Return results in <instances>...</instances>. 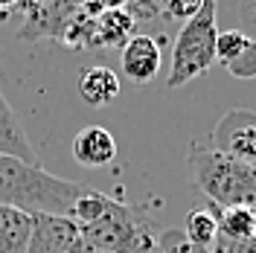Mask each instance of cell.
<instances>
[{
	"instance_id": "16",
	"label": "cell",
	"mask_w": 256,
	"mask_h": 253,
	"mask_svg": "<svg viewBox=\"0 0 256 253\" xmlns=\"http://www.w3.org/2000/svg\"><path fill=\"white\" fill-rule=\"evenodd\" d=\"M248 38H250V35H244L242 30H218V38H216V62L227 64L244 44H248Z\"/></svg>"
},
{
	"instance_id": "21",
	"label": "cell",
	"mask_w": 256,
	"mask_h": 253,
	"mask_svg": "<svg viewBox=\"0 0 256 253\" xmlns=\"http://www.w3.org/2000/svg\"><path fill=\"white\" fill-rule=\"evenodd\" d=\"M131 253H160V250H158V238H154V236H148V238L143 242V244L137 248V250H131Z\"/></svg>"
},
{
	"instance_id": "10",
	"label": "cell",
	"mask_w": 256,
	"mask_h": 253,
	"mask_svg": "<svg viewBox=\"0 0 256 253\" xmlns=\"http://www.w3.org/2000/svg\"><path fill=\"white\" fill-rule=\"evenodd\" d=\"M79 96L90 108H105L120 96V76L105 64L84 67L79 73Z\"/></svg>"
},
{
	"instance_id": "18",
	"label": "cell",
	"mask_w": 256,
	"mask_h": 253,
	"mask_svg": "<svg viewBox=\"0 0 256 253\" xmlns=\"http://www.w3.org/2000/svg\"><path fill=\"white\" fill-rule=\"evenodd\" d=\"M158 250L160 253H207V250H201V248H195L180 230H166L158 238Z\"/></svg>"
},
{
	"instance_id": "12",
	"label": "cell",
	"mask_w": 256,
	"mask_h": 253,
	"mask_svg": "<svg viewBox=\"0 0 256 253\" xmlns=\"http://www.w3.org/2000/svg\"><path fill=\"white\" fill-rule=\"evenodd\" d=\"M180 233L190 238L195 248L210 250V248H212V242L218 238V206L207 201V204L190 210V212H186V218H184Z\"/></svg>"
},
{
	"instance_id": "3",
	"label": "cell",
	"mask_w": 256,
	"mask_h": 253,
	"mask_svg": "<svg viewBox=\"0 0 256 253\" xmlns=\"http://www.w3.org/2000/svg\"><path fill=\"white\" fill-rule=\"evenodd\" d=\"M218 0H204V6L184 20L172 50V67L166 76V88L178 90L190 84L195 76L207 73L216 64V38H218Z\"/></svg>"
},
{
	"instance_id": "1",
	"label": "cell",
	"mask_w": 256,
	"mask_h": 253,
	"mask_svg": "<svg viewBox=\"0 0 256 253\" xmlns=\"http://www.w3.org/2000/svg\"><path fill=\"white\" fill-rule=\"evenodd\" d=\"M84 184L47 172L41 163L0 158V204L26 216H67L84 195Z\"/></svg>"
},
{
	"instance_id": "2",
	"label": "cell",
	"mask_w": 256,
	"mask_h": 253,
	"mask_svg": "<svg viewBox=\"0 0 256 253\" xmlns=\"http://www.w3.org/2000/svg\"><path fill=\"white\" fill-rule=\"evenodd\" d=\"M190 172L210 204L248 206L256 212V166L216 152L210 142H190Z\"/></svg>"
},
{
	"instance_id": "14",
	"label": "cell",
	"mask_w": 256,
	"mask_h": 253,
	"mask_svg": "<svg viewBox=\"0 0 256 253\" xmlns=\"http://www.w3.org/2000/svg\"><path fill=\"white\" fill-rule=\"evenodd\" d=\"M233 79H256V41L248 38V44L224 64Z\"/></svg>"
},
{
	"instance_id": "20",
	"label": "cell",
	"mask_w": 256,
	"mask_h": 253,
	"mask_svg": "<svg viewBox=\"0 0 256 253\" xmlns=\"http://www.w3.org/2000/svg\"><path fill=\"white\" fill-rule=\"evenodd\" d=\"M131 6H137V9H143V18H152V15H158V9H154V0H131Z\"/></svg>"
},
{
	"instance_id": "17",
	"label": "cell",
	"mask_w": 256,
	"mask_h": 253,
	"mask_svg": "<svg viewBox=\"0 0 256 253\" xmlns=\"http://www.w3.org/2000/svg\"><path fill=\"white\" fill-rule=\"evenodd\" d=\"M201 6H204V0H160L158 15H163L166 20H190Z\"/></svg>"
},
{
	"instance_id": "11",
	"label": "cell",
	"mask_w": 256,
	"mask_h": 253,
	"mask_svg": "<svg viewBox=\"0 0 256 253\" xmlns=\"http://www.w3.org/2000/svg\"><path fill=\"white\" fill-rule=\"evenodd\" d=\"M32 236V216L0 204V253H26Z\"/></svg>"
},
{
	"instance_id": "5",
	"label": "cell",
	"mask_w": 256,
	"mask_h": 253,
	"mask_svg": "<svg viewBox=\"0 0 256 253\" xmlns=\"http://www.w3.org/2000/svg\"><path fill=\"white\" fill-rule=\"evenodd\" d=\"M210 146L227 158L256 166V111L230 108L212 128Z\"/></svg>"
},
{
	"instance_id": "8",
	"label": "cell",
	"mask_w": 256,
	"mask_h": 253,
	"mask_svg": "<svg viewBox=\"0 0 256 253\" xmlns=\"http://www.w3.org/2000/svg\"><path fill=\"white\" fill-rule=\"evenodd\" d=\"M73 158L84 169H99L108 166L116 158V140L108 128L102 126H84L73 137Z\"/></svg>"
},
{
	"instance_id": "19",
	"label": "cell",
	"mask_w": 256,
	"mask_h": 253,
	"mask_svg": "<svg viewBox=\"0 0 256 253\" xmlns=\"http://www.w3.org/2000/svg\"><path fill=\"white\" fill-rule=\"evenodd\" d=\"M207 253H256V236L250 238H227L218 233V238L212 242V248Z\"/></svg>"
},
{
	"instance_id": "9",
	"label": "cell",
	"mask_w": 256,
	"mask_h": 253,
	"mask_svg": "<svg viewBox=\"0 0 256 253\" xmlns=\"http://www.w3.org/2000/svg\"><path fill=\"white\" fill-rule=\"evenodd\" d=\"M0 158H15L24 163H38V154L32 148L26 131L20 126L18 114L12 111L9 99L0 90Z\"/></svg>"
},
{
	"instance_id": "7",
	"label": "cell",
	"mask_w": 256,
	"mask_h": 253,
	"mask_svg": "<svg viewBox=\"0 0 256 253\" xmlns=\"http://www.w3.org/2000/svg\"><path fill=\"white\" fill-rule=\"evenodd\" d=\"M120 64H122V73L131 82L148 84L160 73V64H163L160 41H154L152 35H131L126 44H122Z\"/></svg>"
},
{
	"instance_id": "15",
	"label": "cell",
	"mask_w": 256,
	"mask_h": 253,
	"mask_svg": "<svg viewBox=\"0 0 256 253\" xmlns=\"http://www.w3.org/2000/svg\"><path fill=\"white\" fill-rule=\"evenodd\" d=\"M105 41L108 44H126L128 38H131V30H134V20H131V15L128 12H122V9H114V12H108V18H105Z\"/></svg>"
},
{
	"instance_id": "13",
	"label": "cell",
	"mask_w": 256,
	"mask_h": 253,
	"mask_svg": "<svg viewBox=\"0 0 256 253\" xmlns=\"http://www.w3.org/2000/svg\"><path fill=\"white\" fill-rule=\"evenodd\" d=\"M218 233L227 238L256 236V212L248 206H222L218 210Z\"/></svg>"
},
{
	"instance_id": "4",
	"label": "cell",
	"mask_w": 256,
	"mask_h": 253,
	"mask_svg": "<svg viewBox=\"0 0 256 253\" xmlns=\"http://www.w3.org/2000/svg\"><path fill=\"white\" fill-rule=\"evenodd\" d=\"M79 233L102 253H131L152 236L134 218L131 206L122 204V201H114V198L102 210V216H96L88 224H79Z\"/></svg>"
},
{
	"instance_id": "6",
	"label": "cell",
	"mask_w": 256,
	"mask_h": 253,
	"mask_svg": "<svg viewBox=\"0 0 256 253\" xmlns=\"http://www.w3.org/2000/svg\"><path fill=\"white\" fill-rule=\"evenodd\" d=\"M79 224L67 216H32V236L26 253H73Z\"/></svg>"
},
{
	"instance_id": "22",
	"label": "cell",
	"mask_w": 256,
	"mask_h": 253,
	"mask_svg": "<svg viewBox=\"0 0 256 253\" xmlns=\"http://www.w3.org/2000/svg\"><path fill=\"white\" fill-rule=\"evenodd\" d=\"M0 18H3V12H0Z\"/></svg>"
}]
</instances>
